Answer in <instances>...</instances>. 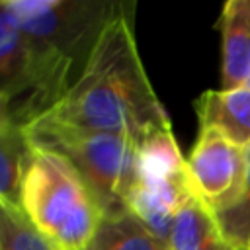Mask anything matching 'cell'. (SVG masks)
I'll use <instances>...</instances> for the list:
<instances>
[{
    "label": "cell",
    "instance_id": "obj_4",
    "mask_svg": "<svg viewBox=\"0 0 250 250\" xmlns=\"http://www.w3.org/2000/svg\"><path fill=\"white\" fill-rule=\"evenodd\" d=\"M20 205L55 250H84L104 213L80 174L59 154L33 148Z\"/></svg>",
    "mask_w": 250,
    "mask_h": 250
},
{
    "label": "cell",
    "instance_id": "obj_8",
    "mask_svg": "<svg viewBox=\"0 0 250 250\" xmlns=\"http://www.w3.org/2000/svg\"><path fill=\"white\" fill-rule=\"evenodd\" d=\"M199 129H215L240 148L250 146V88L205 90L195 100Z\"/></svg>",
    "mask_w": 250,
    "mask_h": 250
},
{
    "label": "cell",
    "instance_id": "obj_12",
    "mask_svg": "<svg viewBox=\"0 0 250 250\" xmlns=\"http://www.w3.org/2000/svg\"><path fill=\"white\" fill-rule=\"evenodd\" d=\"M0 250H55L31 225L21 205L0 199Z\"/></svg>",
    "mask_w": 250,
    "mask_h": 250
},
{
    "label": "cell",
    "instance_id": "obj_13",
    "mask_svg": "<svg viewBox=\"0 0 250 250\" xmlns=\"http://www.w3.org/2000/svg\"><path fill=\"white\" fill-rule=\"evenodd\" d=\"M219 229L232 250H250V146L246 148V174L238 199L215 213Z\"/></svg>",
    "mask_w": 250,
    "mask_h": 250
},
{
    "label": "cell",
    "instance_id": "obj_2",
    "mask_svg": "<svg viewBox=\"0 0 250 250\" xmlns=\"http://www.w3.org/2000/svg\"><path fill=\"white\" fill-rule=\"evenodd\" d=\"M4 4L29 47L37 117L70 88L76 64L84 66L102 27L119 6L100 0H4Z\"/></svg>",
    "mask_w": 250,
    "mask_h": 250
},
{
    "label": "cell",
    "instance_id": "obj_5",
    "mask_svg": "<svg viewBox=\"0 0 250 250\" xmlns=\"http://www.w3.org/2000/svg\"><path fill=\"white\" fill-rule=\"evenodd\" d=\"M191 189L219 213L230 207L242 189L246 148L236 146L215 129H199L197 141L186 158Z\"/></svg>",
    "mask_w": 250,
    "mask_h": 250
},
{
    "label": "cell",
    "instance_id": "obj_11",
    "mask_svg": "<svg viewBox=\"0 0 250 250\" xmlns=\"http://www.w3.org/2000/svg\"><path fill=\"white\" fill-rule=\"evenodd\" d=\"M84 250H168V244L156 238L129 211H123L104 217Z\"/></svg>",
    "mask_w": 250,
    "mask_h": 250
},
{
    "label": "cell",
    "instance_id": "obj_9",
    "mask_svg": "<svg viewBox=\"0 0 250 250\" xmlns=\"http://www.w3.org/2000/svg\"><path fill=\"white\" fill-rule=\"evenodd\" d=\"M168 250H232L219 229L215 213L195 191L184 199L174 217Z\"/></svg>",
    "mask_w": 250,
    "mask_h": 250
},
{
    "label": "cell",
    "instance_id": "obj_7",
    "mask_svg": "<svg viewBox=\"0 0 250 250\" xmlns=\"http://www.w3.org/2000/svg\"><path fill=\"white\" fill-rule=\"evenodd\" d=\"M221 88L232 90L250 80V0H229L219 16Z\"/></svg>",
    "mask_w": 250,
    "mask_h": 250
},
{
    "label": "cell",
    "instance_id": "obj_3",
    "mask_svg": "<svg viewBox=\"0 0 250 250\" xmlns=\"http://www.w3.org/2000/svg\"><path fill=\"white\" fill-rule=\"evenodd\" d=\"M25 135L33 148L62 156L80 174L104 217L127 211V197L137 180V139L41 115L25 125Z\"/></svg>",
    "mask_w": 250,
    "mask_h": 250
},
{
    "label": "cell",
    "instance_id": "obj_6",
    "mask_svg": "<svg viewBox=\"0 0 250 250\" xmlns=\"http://www.w3.org/2000/svg\"><path fill=\"white\" fill-rule=\"evenodd\" d=\"M0 92L8 98L16 123L27 125L35 117L29 47L4 0H0Z\"/></svg>",
    "mask_w": 250,
    "mask_h": 250
},
{
    "label": "cell",
    "instance_id": "obj_15",
    "mask_svg": "<svg viewBox=\"0 0 250 250\" xmlns=\"http://www.w3.org/2000/svg\"><path fill=\"white\" fill-rule=\"evenodd\" d=\"M246 86H248V88H250V80H248V82H246Z\"/></svg>",
    "mask_w": 250,
    "mask_h": 250
},
{
    "label": "cell",
    "instance_id": "obj_1",
    "mask_svg": "<svg viewBox=\"0 0 250 250\" xmlns=\"http://www.w3.org/2000/svg\"><path fill=\"white\" fill-rule=\"evenodd\" d=\"M41 117L137 141L156 129L172 127L143 66L127 14L119 10L107 20L80 74Z\"/></svg>",
    "mask_w": 250,
    "mask_h": 250
},
{
    "label": "cell",
    "instance_id": "obj_10",
    "mask_svg": "<svg viewBox=\"0 0 250 250\" xmlns=\"http://www.w3.org/2000/svg\"><path fill=\"white\" fill-rule=\"evenodd\" d=\"M33 156L25 125L8 123L0 127V199L20 205L23 176Z\"/></svg>",
    "mask_w": 250,
    "mask_h": 250
},
{
    "label": "cell",
    "instance_id": "obj_14",
    "mask_svg": "<svg viewBox=\"0 0 250 250\" xmlns=\"http://www.w3.org/2000/svg\"><path fill=\"white\" fill-rule=\"evenodd\" d=\"M12 121H14V117H12L10 102H8V98L0 92V127L8 125V123H12Z\"/></svg>",
    "mask_w": 250,
    "mask_h": 250
}]
</instances>
